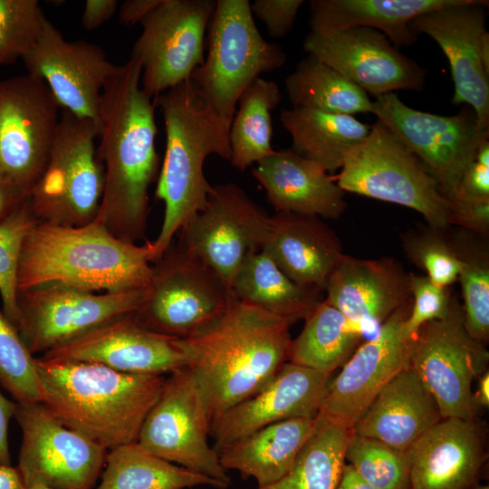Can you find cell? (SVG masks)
Instances as JSON below:
<instances>
[{"mask_svg": "<svg viewBox=\"0 0 489 489\" xmlns=\"http://www.w3.org/2000/svg\"><path fill=\"white\" fill-rule=\"evenodd\" d=\"M440 419L434 398L408 366L381 388L350 431L407 451Z\"/></svg>", "mask_w": 489, "mask_h": 489, "instance_id": "83f0119b", "label": "cell"}, {"mask_svg": "<svg viewBox=\"0 0 489 489\" xmlns=\"http://www.w3.org/2000/svg\"><path fill=\"white\" fill-rule=\"evenodd\" d=\"M474 398L479 408H487L489 405V371H484L478 378L476 391L474 392Z\"/></svg>", "mask_w": 489, "mask_h": 489, "instance_id": "11a10c76", "label": "cell"}, {"mask_svg": "<svg viewBox=\"0 0 489 489\" xmlns=\"http://www.w3.org/2000/svg\"><path fill=\"white\" fill-rule=\"evenodd\" d=\"M485 344L471 337L465 326L462 305L452 297L446 315L419 330L409 360L434 398L442 418L477 420L472 384L487 370Z\"/></svg>", "mask_w": 489, "mask_h": 489, "instance_id": "30bf717a", "label": "cell"}, {"mask_svg": "<svg viewBox=\"0 0 489 489\" xmlns=\"http://www.w3.org/2000/svg\"><path fill=\"white\" fill-rule=\"evenodd\" d=\"M331 376L285 362L263 389L211 422L213 448L218 453L235 440L275 422L295 417L315 418Z\"/></svg>", "mask_w": 489, "mask_h": 489, "instance_id": "603a6c76", "label": "cell"}, {"mask_svg": "<svg viewBox=\"0 0 489 489\" xmlns=\"http://www.w3.org/2000/svg\"><path fill=\"white\" fill-rule=\"evenodd\" d=\"M411 303L399 308L377 335L362 344L330 380L318 415L348 429L362 415L381 388L409 366L416 338L405 328Z\"/></svg>", "mask_w": 489, "mask_h": 489, "instance_id": "ffe728a7", "label": "cell"}, {"mask_svg": "<svg viewBox=\"0 0 489 489\" xmlns=\"http://www.w3.org/2000/svg\"><path fill=\"white\" fill-rule=\"evenodd\" d=\"M271 216L238 185L212 186L203 209L180 229L177 244L230 283L250 254L261 251Z\"/></svg>", "mask_w": 489, "mask_h": 489, "instance_id": "e0dca14e", "label": "cell"}, {"mask_svg": "<svg viewBox=\"0 0 489 489\" xmlns=\"http://www.w3.org/2000/svg\"><path fill=\"white\" fill-rule=\"evenodd\" d=\"M40 402L65 427L107 449L138 441L166 377L35 358Z\"/></svg>", "mask_w": 489, "mask_h": 489, "instance_id": "3957f363", "label": "cell"}, {"mask_svg": "<svg viewBox=\"0 0 489 489\" xmlns=\"http://www.w3.org/2000/svg\"><path fill=\"white\" fill-rule=\"evenodd\" d=\"M232 296L215 270L178 244H171L153 263L141 302L132 314L152 331L185 339L219 318Z\"/></svg>", "mask_w": 489, "mask_h": 489, "instance_id": "9c48e42d", "label": "cell"}, {"mask_svg": "<svg viewBox=\"0 0 489 489\" xmlns=\"http://www.w3.org/2000/svg\"><path fill=\"white\" fill-rule=\"evenodd\" d=\"M413 304L405 322L407 333L416 338L427 322L444 318L449 311L452 296L447 288L439 287L427 276L408 274Z\"/></svg>", "mask_w": 489, "mask_h": 489, "instance_id": "ee69618b", "label": "cell"}, {"mask_svg": "<svg viewBox=\"0 0 489 489\" xmlns=\"http://www.w3.org/2000/svg\"><path fill=\"white\" fill-rule=\"evenodd\" d=\"M215 5L212 0H161L140 22L130 57L139 63L140 84L151 99L190 80L203 63Z\"/></svg>", "mask_w": 489, "mask_h": 489, "instance_id": "9a60e30c", "label": "cell"}, {"mask_svg": "<svg viewBox=\"0 0 489 489\" xmlns=\"http://www.w3.org/2000/svg\"><path fill=\"white\" fill-rule=\"evenodd\" d=\"M332 178L344 192L414 209L440 231L451 225L450 201L420 160L379 120Z\"/></svg>", "mask_w": 489, "mask_h": 489, "instance_id": "ba28073f", "label": "cell"}, {"mask_svg": "<svg viewBox=\"0 0 489 489\" xmlns=\"http://www.w3.org/2000/svg\"><path fill=\"white\" fill-rule=\"evenodd\" d=\"M253 169L276 212L338 219L347 208L345 192L318 164L292 149L274 150Z\"/></svg>", "mask_w": 489, "mask_h": 489, "instance_id": "4316f807", "label": "cell"}, {"mask_svg": "<svg viewBox=\"0 0 489 489\" xmlns=\"http://www.w3.org/2000/svg\"><path fill=\"white\" fill-rule=\"evenodd\" d=\"M315 418L295 417L270 424L222 448L226 470L253 477L257 486L273 484L292 467L312 433Z\"/></svg>", "mask_w": 489, "mask_h": 489, "instance_id": "f546056e", "label": "cell"}, {"mask_svg": "<svg viewBox=\"0 0 489 489\" xmlns=\"http://www.w3.org/2000/svg\"><path fill=\"white\" fill-rule=\"evenodd\" d=\"M472 489H489V486L486 485V484H484V485H475L474 488Z\"/></svg>", "mask_w": 489, "mask_h": 489, "instance_id": "680465c9", "label": "cell"}, {"mask_svg": "<svg viewBox=\"0 0 489 489\" xmlns=\"http://www.w3.org/2000/svg\"><path fill=\"white\" fill-rule=\"evenodd\" d=\"M58 109L38 77L27 73L0 81V175L24 198L47 165Z\"/></svg>", "mask_w": 489, "mask_h": 489, "instance_id": "4fadbf2b", "label": "cell"}, {"mask_svg": "<svg viewBox=\"0 0 489 489\" xmlns=\"http://www.w3.org/2000/svg\"><path fill=\"white\" fill-rule=\"evenodd\" d=\"M298 285L324 290L342 256L336 233L321 218L289 212H276L262 248Z\"/></svg>", "mask_w": 489, "mask_h": 489, "instance_id": "484cf974", "label": "cell"}, {"mask_svg": "<svg viewBox=\"0 0 489 489\" xmlns=\"http://www.w3.org/2000/svg\"><path fill=\"white\" fill-rule=\"evenodd\" d=\"M45 18L37 0H0V66L28 53Z\"/></svg>", "mask_w": 489, "mask_h": 489, "instance_id": "7bdbcfd3", "label": "cell"}, {"mask_svg": "<svg viewBox=\"0 0 489 489\" xmlns=\"http://www.w3.org/2000/svg\"><path fill=\"white\" fill-rule=\"evenodd\" d=\"M38 223L24 198L0 222V296L3 312L16 327L19 321L17 305V274L24 241Z\"/></svg>", "mask_w": 489, "mask_h": 489, "instance_id": "ab89813d", "label": "cell"}, {"mask_svg": "<svg viewBox=\"0 0 489 489\" xmlns=\"http://www.w3.org/2000/svg\"><path fill=\"white\" fill-rule=\"evenodd\" d=\"M206 485L226 489L225 484L166 461L138 441L118 446L107 454L98 489H186Z\"/></svg>", "mask_w": 489, "mask_h": 489, "instance_id": "d6a6232c", "label": "cell"}, {"mask_svg": "<svg viewBox=\"0 0 489 489\" xmlns=\"http://www.w3.org/2000/svg\"><path fill=\"white\" fill-rule=\"evenodd\" d=\"M324 290L329 304L363 328L384 322L411 300L408 274L390 257L361 259L343 254Z\"/></svg>", "mask_w": 489, "mask_h": 489, "instance_id": "d4e9b609", "label": "cell"}, {"mask_svg": "<svg viewBox=\"0 0 489 489\" xmlns=\"http://www.w3.org/2000/svg\"><path fill=\"white\" fill-rule=\"evenodd\" d=\"M291 325L233 295L214 322L179 339L212 421L258 393L288 361Z\"/></svg>", "mask_w": 489, "mask_h": 489, "instance_id": "7a4b0ae2", "label": "cell"}, {"mask_svg": "<svg viewBox=\"0 0 489 489\" xmlns=\"http://www.w3.org/2000/svg\"><path fill=\"white\" fill-rule=\"evenodd\" d=\"M478 236L461 229L450 241L461 263L457 281L465 329L472 338L485 344L489 339V252Z\"/></svg>", "mask_w": 489, "mask_h": 489, "instance_id": "74e56055", "label": "cell"}, {"mask_svg": "<svg viewBox=\"0 0 489 489\" xmlns=\"http://www.w3.org/2000/svg\"><path fill=\"white\" fill-rule=\"evenodd\" d=\"M284 87L293 108L351 116L373 111L369 94L312 55L297 63Z\"/></svg>", "mask_w": 489, "mask_h": 489, "instance_id": "e575fe53", "label": "cell"}, {"mask_svg": "<svg viewBox=\"0 0 489 489\" xmlns=\"http://www.w3.org/2000/svg\"><path fill=\"white\" fill-rule=\"evenodd\" d=\"M485 0L457 4L417 15L409 22L417 34L432 38L446 56L455 91V105L470 106L478 126L489 129V34Z\"/></svg>", "mask_w": 489, "mask_h": 489, "instance_id": "ac0fdd59", "label": "cell"}, {"mask_svg": "<svg viewBox=\"0 0 489 489\" xmlns=\"http://www.w3.org/2000/svg\"><path fill=\"white\" fill-rule=\"evenodd\" d=\"M41 358L97 363L123 373L145 375H164L187 365L179 339L145 328L132 313L114 318Z\"/></svg>", "mask_w": 489, "mask_h": 489, "instance_id": "7402d4cb", "label": "cell"}, {"mask_svg": "<svg viewBox=\"0 0 489 489\" xmlns=\"http://www.w3.org/2000/svg\"><path fill=\"white\" fill-rule=\"evenodd\" d=\"M91 120L62 110L50 157L26 197L38 223L82 226L94 221L103 193V167Z\"/></svg>", "mask_w": 489, "mask_h": 489, "instance_id": "52a82bcc", "label": "cell"}, {"mask_svg": "<svg viewBox=\"0 0 489 489\" xmlns=\"http://www.w3.org/2000/svg\"><path fill=\"white\" fill-rule=\"evenodd\" d=\"M282 100L276 82L257 78L239 97L230 128V162L246 169L271 155L273 126L271 112Z\"/></svg>", "mask_w": 489, "mask_h": 489, "instance_id": "d590c367", "label": "cell"}, {"mask_svg": "<svg viewBox=\"0 0 489 489\" xmlns=\"http://www.w3.org/2000/svg\"><path fill=\"white\" fill-rule=\"evenodd\" d=\"M302 4V0H254L250 9L271 37L282 38L292 30Z\"/></svg>", "mask_w": 489, "mask_h": 489, "instance_id": "f6af8a7d", "label": "cell"}, {"mask_svg": "<svg viewBox=\"0 0 489 489\" xmlns=\"http://www.w3.org/2000/svg\"><path fill=\"white\" fill-rule=\"evenodd\" d=\"M166 131V152L158 177L156 197L165 205L158 237L149 243L155 263L185 224L204 208L212 185L204 173L210 155L230 160L229 126L187 80L155 98Z\"/></svg>", "mask_w": 489, "mask_h": 489, "instance_id": "5b68a950", "label": "cell"}, {"mask_svg": "<svg viewBox=\"0 0 489 489\" xmlns=\"http://www.w3.org/2000/svg\"><path fill=\"white\" fill-rule=\"evenodd\" d=\"M211 422L197 380L184 367L166 378L141 426L138 443L166 461L229 487L231 478L208 443Z\"/></svg>", "mask_w": 489, "mask_h": 489, "instance_id": "7c38bea8", "label": "cell"}, {"mask_svg": "<svg viewBox=\"0 0 489 489\" xmlns=\"http://www.w3.org/2000/svg\"><path fill=\"white\" fill-rule=\"evenodd\" d=\"M474 160L482 165L489 166V141L488 139L481 143V145L479 146L476 151Z\"/></svg>", "mask_w": 489, "mask_h": 489, "instance_id": "9f6ffc18", "label": "cell"}, {"mask_svg": "<svg viewBox=\"0 0 489 489\" xmlns=\"http://www.w3.org/2000/svg\"><path fill=\"white\" fill-rule=\"evenodd\" d=\"M372 113L420 160L448 200L489 137L468 105L453 116L436 115L408 107L393 92L378 97Z\"/></svg>", "mask_w": 489, "mask_h": 489, "instance_id": "8fae6325", "label": "cell"}, {"mask_svg": "<svg viewBox=\"0 0 489 489\" xmlns=\"http://www.w3.org/2000/svg\"><path fill=\"white\" fill-rule=\"evenodd\" d=\"M26 489H50V488L43 486V485H33L30 487H26Z\"/></svg>", "mask_w": 489, "mask_h": 489, "instance_id": "6f0895ef", "label": "cell"}, {"mask_svg": "<svg viewBox=\"0 0 489 489\" xmlns=\"http://www.w3.org/2000/svg\"><path fill=\"white\" fill-rule=\"evenodd\" d=\"M24 199V197L0 175V222Z\"/></svg>", "mask_w": 489, "mask_h": 489, "instance_id": "816d5d0a", "label": "cell"}, {"mask_svg": "<svg viewBox=\"0 0 489 489\" xmlns=\"http://www.w3.org/2000/svg\"><path fill=\"white\" fill-rule=\"evenodd\" d=\"M161 0H127L120 7V21L126 26L140 23Z\"/></svg>", "mask_w": 489, "mask_h": 489, "instance_id": "681fc988", "label": "cell"}, {"mask_svg": "<svg viewBox=\"0 0 489 489\" xmlns=\"http://www.w3.org/2000/svg\"><path fill=\"white\" fill-rule=\"evenodd\" d=\"M335 489H375L366 483L353 469V467L345 463L341 476Z\"/></svg>", "mask_w": 489, "mask_h": 489, "instance_id": "f5cc1de1", "label": "cell"}, {"mask_svg": "<svg viewBox=\"0 0 489 489\" xmlns=\"http://www.w3.org/2000/svg\"><path fill=\"white\" fill-rule=\"evenodd\" d=\"M151 266L147 241H123L97 219L82 226L37 223L23 244L18 291L49 283L88 292L142 290Z\"/></svg>", "mask_w": 489, "mask_h": 489, "instance_id": "277c9868", "label": "cell"}, {"mask_svg": "<svg viewBox=\"0 0 489 489\" xmlns=\"http://www.w3.org/2000/svg\"><path fill=\"white\" fill-rule=\"evenodd\" d=\"M22 60L29 74L46 83L59 107L92 120L101 130V93L121 65L112 63L97 44L68 42L47 18Z\"/></svg>", "mask_w": 489, "mask_h": 489, "instance_id": "d6986e66", "label": "cell"}, {"mask_svg": "<svg viewBox=\"0 0 489 489\" xmlns=\"http://www.w3.org/2000/svg\"><path fill=\"white\" fill-rule=\"evenodd\" d=\"M280 120L292 137V149L327 172L340 169L347 154L371 129L354 116L306 108L283 109Z\"/></svg>", "mask_w": 489, "mask_h": 489, "instance_id": "4dcf8cb0", "label": "cell"}, {"mask_svg": "<svg viewBox=\"0 0 489 489\" xmlns=\"http://www.w3.org/2000/svg\"><path fill=\"white\" fill-rule=\"evenodd\" d=\"M117 0H87L82 16V25L86 30H94L108 21L115 13Z\"/></svg>", "mask_w": 489, "mask_h": 489, "instance_id": "c3c4849f", "label": "cell"}, {"mask_svg": "<svg viewBox=\"0 0 489 489\" xmlns=\"http://www.w3.org/2000/svg\"><path fill=\"white\" fill-rule=\"evenodd\" d=\"M230 290L239 301L292 324L305 319L320 302L319 290L292 282L262 250L246 256L230 283Z\"/></svg>", "mask_w": 489, "mask_h": 489, "instance_id": "1f68e13d", "label": "cell"}, {"mask_svg": "<svg viewBox=\"0 0 489 489\" xmlns=\"http://www.w3.org/2000/svg\"><path fill=\"white\" fill-rule=\"evenodd\" d=\"M460 0H312L311 33L330 34L352 27L382 32L396 48L417 39L409 22L417 15L457 4Z\"/></svg>", "mask_w": 489, "mask_h": 489, "instance_id": "f1b7e54d", "label": "cell"}, {"mask_svg": "<svg viewBox=\"0 0 489 489\" xmlns=\"http://www.w3.org/2000/svg\"><path fill=\"white\" fill-rule=\"evenodd\" d=\"M350 429L317 415L312 435L291 470L255 489H335L341 476Z\"/></svg>", "mask_w": 489, "mask_h": 489, "instance_id": "8d00e7d4", "label": "cell"}, {"mask_svg": "<svg viewBox=\"0 0 489 489\" xmlns=\"http://www.w3.org/2000/svg\"><path fill=\"white\" fill-rule=\"evenodd\" d=\"M17 402L6 398L0 392V464L11 465V455L8 445V425L14 417Z\"/></svg>", "mask_w": 489, "mask_h": 489, "instance_id": "f907efd6", "label": "cell"}, {"mask_svg": "<svg viewBox=\"0 0 489 489\" xmlns=\"http://www.w3.org/2000/svg\"><path fill=\"white\" fill-rule=\"evenodd\" d=\"M345 460L375 489H410L406 451L351 433Z\"/></svg>", "mask_w": 489, "mask_h": 489, "instance_id": "f35d334b", "label": "cell"}, {"mask_svg": "<svg viewBox=\"0 0 489 489\" xmlns=\"http://www.w3.org/2000/svg\"><path fill=\"white\" fill-rule=\"evenodd\" d=\"M140 77L141 67L130 57L104 87L97 150L104 185L96 219L114 236L133 244L145 237L149 189L160 170L155 104Z\"/></svg>", "mask_w": 489, "mask_h": 489, "instance_id": "6da1fadb", "label": "cell"}, {"mask_svg": "<svg viewBox=\"0 0 489 489\" xmlns=\"http://www.w3.org/2000/svg\"><path fill=\"white\" fill-rule=\"evenodd\" d=\"M443 231L429 226L405 233L402 245L408 259L436 285L447 288L458 280L459 257Z\"/></svg>", "mask_w": 489, "mask_h": 489, "instance_id": "b9f144b4", "label": "cell"}, {"mask_svg": "<svg viewBox=\"0 0 489 489\" xmlns=\"http://www.w3.org/2000/svg\"><path fill=\"white\" fill-rule=\"evenodd\" d=\"M450 225L487 236L489 232V198L455 197L450 200Z\"/></svg>", "mask_w": 489, "mask_h": 489, "instance_id": "bcb514c9", "label": "cell"}, {"mask_svg": "<svg viewBox=\"0 0 489 489\" xmlns=\"http://www.w3.org/2000/svg\"><path fill=\"white\" fill-rule=\"evenodd\" d=\"M14 417L23 433L16 467L25 487H94L107 448L62 425L41 402L17 403Z\"/></svg>", "mask_w": 489, "mask_h": 489, "instance_id": "2e32d148", "label": "cell"}, {"mask_svg": "<svg viewBox=\"0 0 489 489\" xmlns=\"http://www.w3.org/2000/svg\"><path fill=\"white\" fill-rule=\"evenodd\" d=\"M203 63L190 81L230 127L241 94L260 74L281 68L286 53L260 34L248 0H217Z\"/></svg>", "mask_w": 489, "mask_h": 489, "instance_id": "8992f818", "label": "cell"}, {"mask_svg": "<svg viewBox=\"0 0 489 489\" xmlns=\"http://www.w3.org/2000/svg\"><path fill=\"white\" fill-rule=\"evenodd\" d=\"M0 489H26L17 467L0 464Z\"/></svg>", "mask_w": 489, "mask_h": 489, "instance_id": "db71d44e", "label": "cell"}, {"mask_svg": "<svg viewBox=\"0 0 489 489\" xmlns=\"http://www.w3.org/2000/svg\"><path fill=\"white\" fill-rule=\"evenodd\" d=\"M0 383L17 403L40 402L35 358L0 310Z\"/></svg>", "mask_w": 489, "mask_h": 489, "instance_id": "60d3db41", "label": "cell"}, {"mask_svg": "<svg viewBox=\"0 0 489 489\" xmlns=\"http://www.w3.org/2000/svg\"><path fill=\"white\" fill-rule=\"evenodd\" d=\"M304 320L301 333L291 340L288 361L331 375L346 362L364 328L326 301L319 302Z\"/></svg>", "mask_w": 489, "mask_h": 489, "instance_id": "836d02e7", "label": "cell"}, {"mask_svg": "<svg viewBox=\"0 0 489 489\" xmlns=\"http://www.w3.org/2000/svg\"><path fill=\"white\" fill-rule=\"evenodd\" d=\"M455 197L489 198V166L471 162L461 177Z\"/></svg>", "mask_w": 489, "mask_h": 489, "instance_id": "7dc6e473", "label": "cell"}, {"mask_svg": "<svg viewBox=\"0 0 489 489\" xmlns=\"http://www.w3.org/2000/svg\"><path fill=\"white\" fill-rule=\"evenodd\" d=\"M410 489H471L485 459L477 420L440 419L406 451Z\"/></svg>", "mask_w": 489, "mask_h": 489, "instance_id": "cb8c5ba5", "label": "cell"}, {"mask_svg": "<svg viewBox=\"0 0 489 489\" xmlns=\"http://www.w3.org/2000/svg\"><path fill=\"white\" fill-rule=\"evenodd\" d=\"M303 49L376 98L424 89L427 70L373 28L352 27L330 34L310 32Z\"/></svg>", "mask_w": 489, "mask_h": 489, "instance_id": "44dd1931", "label": "cell"}, {"mask_svg": "<svg viewBox=\"0 0 489 489\" xmlns=\"http://www.w3.org/2000/svg\"><path fill=\"white\" fill-rule=\"evenodd\" d=\"M144 290L95 294L59 283L20 290L16 329L33 355L44 354L114 318L134 312Z\"/></svg>", "mask_w": 489, "mask_h": 489, "instance_id": "5bb4252c", "label": "cell"}]
</instances>
